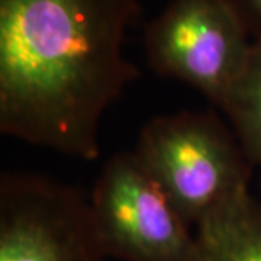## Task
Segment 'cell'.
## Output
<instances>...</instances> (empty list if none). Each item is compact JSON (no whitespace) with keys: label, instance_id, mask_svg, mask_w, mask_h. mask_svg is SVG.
I'll list each match as a JSON object with an SVG mask.
<instances>
[{"label":"cell","instance_id":"52a82bcc","mask_svg":"<svg viewBox=\"0 0 261 261\" xmlns=\"http://www.w3.org/2000/svg\"><path fill=\"white\" fill-rule=\"evenodd\" d=\"M221 109L250 164L261 166V39L252 41L243 73Z\"/></svg>","mask_w":261,"mask_h":261},{"label":"cell","instance_id":"5b68a950","mask_svg":"<svg viewBox=\"0 0 261 261\" xmlns=\"http://www.w3.org/2000/svg\"><path fill=\"white\" fill-rule=\"evenodd\" d=\"M106 260L80 190L38 174L2 176L0 261Z\"/></svg>","mask_w":261,"mask_h":261},{"label":"cell","instance_id":"7a4b0ae2","mask_svg":"<svg viewBox=\"0 0 261 261\" xmlns=\"http://www.w3.org/2000/svg\"><path fill=\"white\" fill-rule=\"evenodd\" d=\"M134 152L193 228L250 192V161L214 113L157 116L141 130Z\"/></svg>","mask_w":261,"mask_h":261},{"label":"cell","instance_id":"6da1fadb","mask_svg":"<svg viewBox=\"0 0 261 261\" xmlns=\"http://www.w3.org/2000/svg\"><path fill=\"white\" fill-rule=\"evenodd\" d=\"M140 0H0V132L83 161L140 70L123 48Z\"/></svg>","mask_w":261,"mask_h":261},{"label":"cell","instance_id":"8992f818","mask_svg":"<svg viewBox=\"0 0 261 261\" xmlns=\"http://www.w3.org/2000/svg\"><path fill=\"white\" fill-rule=\"evenodd\" d=\"M195 237L192 261H261V206L243 193L206 216Z\"/></svg>","mask_w":261,"mask_h":261},{"label":"cell","instance_id":"277c9868","mask_svg":"<svg viewBox=\"0 0 261 261\" xmlns=\"http://www.w3.org/2000/svg\"><path fill=\"white\" fill-rule=\"evenodd\" d=\"M248 37L225 0H171L149 22L144 45L155 73L195 87L222 108L248 60Z\"/></svg>","mask_w":261,"mask_h":261},{"label":"cell","instance_id":"ba28073f","mask_svg":"<svg viewBox=\"0 0 261 261\" xmlns=\"http://www.w3.org/2000/svg\"><path fill=\"white\" fill-rule=\"evenodd\" d=\"M243 22L254 41L261 39V0H225Z\"/></svg>","mask_w":261,"mask_h":261},{"label":"cell","instance_id":"3957f363","mask_svg":"<svg viewBox=\"0 0 261 261\" xmlns=\"http://www.w3.org/2000/svg\"><path fill=\"white\" fill-rule=\"evenodd\" d=\"M94 228L108 258L192 261L195 228L170 202L135 152L109 160L90 196Z\"/></svg>","mask_w":261,"mask_h":261}]
</instances>
